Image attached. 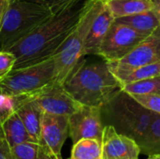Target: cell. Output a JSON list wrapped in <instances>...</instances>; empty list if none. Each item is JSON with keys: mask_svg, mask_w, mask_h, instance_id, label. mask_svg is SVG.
<instances>
[{"mask_svg": "<svg viewBox=\"0 0 160 159\" xmlns=\"http://www.w3.org/2000/svg\"><path fill=\"white\" fill-rule=\"evenodd\" d=\"M13 109L23 123L34 142H39L42 111L31 97H12Z\"/></svg>", "mask_w": 160, "mask_h": 159, "instance_id": "cell-13", "label": "cell"}, {"mask_svg": "<svg viewBox=\"0 0 160 159\" xmlns=\"http://www.w3.org/2000/svg\"><path fill=\"white\" fill-rule=\"evenodd\" d=\"M23 1L35 3V4H38L46 7H49L52 10H55L57 7H59L60 6H62L68 0H23Z\"/></svg>", "mask_w": 160, "mask_h": 159, "instance_id": "cell-25", "label": "cell"}, {"mask_svg": "<svg viewBox=\"0 0 160 159\" xmlns=\"http://www.w3.org/2000/svg\"><path fill=\"white\" fill-rule=\"evenodd\" d=\"M54 10L23 0H10L0 28V49L8 51L49 19Z\"/></svg>", "mask_w": 160, "mask_h": 159, "instance_id": "cell-4", "label": "cell"}, {"mask_svg": "<svg viewBox=\"0 0 160 159\" xmlns=\"http://www.w3.org/2000/svg\"><path fill=\"white\" fill-rule=\"evenodd\" d=\"M147 159H160V155H151V156H149L148 157V158Z\"/></svg>", "mask_w": 160, "mask_h": 159, "instance_id": "cell-29", "label": "cell"}, {"mask_svg": "<svg viewBox=\"0 0 160 159\" xmlns=\"http://www.w3.org/2000/svg\"><path fill=\"white\" fill-rule=\"evenodd\" d=\"M131 97L143 108L157 114H160V96L142 94V95H131Z\"/></svg>", "mask_w": 160, "mask_h": 159, "instance_id": "cell-23", "label": "cell"}, {"mask_svg": "<svg viewBox=\"0 0 160 159\" xmlns=\"http://www.w3.org/2000/svg\"><path fill=\"white\" fill-rule=\"evenodd\" d=\"M116 62L126 67L160 63V25L139 42L131 52Z\"/></svg>", "mask_w": 160, "mask_h": 159, "instance_id": "cell-12", "label": "cell"}, {"mask_svg": "<svg viewBox=\"0 0 160 159\" xmlns=\"http://www.w3.org/2000/svg\"><path fill=\"white\" fill-rule=\"evenodd\" d=\"M109 69L118 80L121 85L139 82L160 75V63L140 67H126L116 61H106Z\"/></svg>", "mask_w": 160, "mask_h": 159, "instance_id": "cell-15", "label": "cell"}, {"mask_svg": "<svg viewBox=\"0 0 160 159\" xmlns=\"http://www.w3.org/2000/svg\"><path fill=\"white\" fill-rule=\"evenodd\" d=\"M9 3H10V0H0V28H1L5 14L8 8Z\"/></svg>", "mask_w": 160, "mask_h": 159, "instance_id": "cell-27", "label": "cell"}, {"mask_svg": "<svg viewBox=\"0 0 160 159\" xmlns=\"http://www.w3.org/2000/svg\"><path fill=\"white\" fill-rule=\"evenodd\" d=\"M68 136V116L42 113L39 143L45 145L58 159L62 158V147Z\"/></svg>", "mask_w": 160, "mask_h": 159, "instance_id": "cell-10", "label": "cell"}, {"mask_svg": "<svg viewBox=\"0 0 160 159\" xmlns=\"http://www.w3.org/2000/svg\"><path fill=\"white\" fill-rule=\"evenodd\" d=\"M0 51H1V49H0Z\"/></svg>", "mask_w": 160, "mask_h": 159, "instance_id": "cell-30", "label": "cell"}, {"mask_svg": "<svg viewBox=\"0 0 160 159\" xmlns=\"http://www.w3.org/2000/svg\"><path fill=\"white\" fill-rule=\"evenodd\" d=\"M0 139L4 140L10 148L33 142L14 109L0 122Z\"/></svg>", "mask_w": 160, "mask_h": 159, "instance_id": "cell-16", "label": "cell"}, {"mask_svg": "<svg viewBox=\"0 0 160 159\" xmlns=\"http://www.w3.org/2000/svg\"><path fill=\"white\" fill-rule=\"evenodd\" d=\"M87 0H68L34 31L8 51L16 56L14 69L52 57L76 27Z\"/></svg>", "mask_w": 160, "mask_h": 159, "instance_id": "cell-1", "label": "cell"}, {"mask_svg": "<svg viewBox=\"0 0 160 159\" xmlns=\"http://www.w3.org/2000/svg\"><path fill=\"white\" fill-rule=\"evenodd\" d=\"M10 150L15 159H58L39 142H24L10 148Z\"/></svg>", "mask_w": 160, "mask_h": 159, "instance_id": "cell-19", "label": "cell"}, {"mask_svg": "<svg viewBox=\"0 0 160 159\" xmlns=\"http://www.w3.org/2000/svg\"><path fill=\"white\" fill-rule=\"evenodd\" d=\"M122 90L130 95L149 94L160 96V75L125 84L122 86Z\"/></svg>", "mask_w": 160, "mask_h": 159, "instance_id": "cell-22", "label": "cell"}, {"mask_svg": "<svg viewBox=\"0 0 160 159\" xmlns=\"http://www.w3.org/2000/svg\"><path fill=\"white\" fill-rule=\"evenodd\" d=\"M104 1V0H103ZM115 18L113 17L112 11L106 5L105 1L103 6L95 18L89 33L87 35L85 46H84V55L95 54L98 55L99 47L109 30L112 23L114 22Z\"/></svg>", "mask_w": 160, "mask_h": 159, "instance_id": "cell-14", "label": "cell"}, {"mask_svg": "<svg viewBox=\"0 0 160 159\" xmlns=\"http://www.w3.org/2000/svg\"><path fill=\"white\" fill-rule=\"evenodd\" d=\"M16 56L9 51H0V82H2L13 69Z\"/></svg>", "mask_w": 160, "mask_h": 159, "instance_id": "cell-24", "label": "cell"}, {"mask_svg": "<svg viewBox=\"0 0 160 159\" xmlns=\"http://www.w3.org/2000/svg\"><path fill=\"white\" fill-rule=\"evenodd\" d=\"M0 159H15L12 156L10 147L2 139H0Z\"/></svg>", "mask_w": 160, "mask_h": 159, "instance_id": "cell-26", "label": "cell"}, {"mask_svg": "<svg viewBox=\"0 0 160 159\" xmlns=\"http://www.w3.org/2000/svg\"><path fill=\"white\" fill-rule=\"evenodd\" d=\"M29 97L38 104L42 112L51 114L70 116L82 106L70 96L63 84L56 81Z\"/></svg>", "mask_w": 160, "mask_h": 159, "instance_id": "cell-8", "label": "cell"}, {"mask_svg": "<svg viewBox=\"0 0 160 159\" xmlns=\"http://www.w3.org/2000/svg\"><path fill=\"white\" fill-rule=\"evenodd\" d=\"M106 124L112 126L122 135L140 142L146 133L155 112L139 104L130 94L124 90L118 91L102 108Z\"/></svg>", "mask_w": 160, "mask_h": 159, "instance_id": "cell-3", "label": "cell"}, {"mask_svg": "<svg viewBox=\"0 0 160 159\" xmlns=\"http://www.w3.org/2000/svg\"><path fill=\"white\" fill-rule=\"evenodd\" d=\"M103 128L99 107L82 105L68 116V136L73 143L82 139H97L101 142Z\"/></svg>", "mask_w": 160, "mask_h": 159, "instance_id": "cell-9", "label": "cell"}, {"mask_svg": "<svg viewBox=\"0 0 160 159\" xmlns=\"http://www.w3.org/2000/svg\"><path fill=\"white\" fill-rule=\"evenodd\" d=\"M55 81L53 56L42 62L13 69L0 82V94L8 97L32 96Z\"/></svg>", "mask_w": 160, "mask_h": 159, "instance_id": "cell-6", "label": "cell"}, {"mask_svg": "<svg viewBox=\"0 0 160 159\" xmlns=\"http://www.w3.org/2000/svg\"><path fill=\"white\" fill-rule=\"evenodd\" d=\"M115 21L146 36H149L156 28L159 26V22L152 10L116 18Z\"/></svg>", "mask_w": 160, "mask_h": 159, "instance_id": "cell-18", "label": "cell"}, {"mask_svg": "<svg viewBox=\"0 0 160 159\" xmlns=\"http://www.w3.org/2000/svg\"><path fill=\"white\" fill-rule=\"evenodd\" d=\"M141 153L147 156L160 155V114H155L146 133L138 142Z\"/></svg>", "mask_w": 160, "mask_h": 159, "instance_id": "cell-20", "label": "cell"}, {"mask_svg": "<svg viewBox=\"0 0 160 159\" xmlns=\"http://www.w3.org/2000/svg\"><path fill=\"white\" fill-rule=\"evenodd\" d=\"M63 85L82 105L99 108L122 89L121 83L111 72L106 61L87 63L81 60Z\"/></svg>", "mask_w": 160, "mask_h": 159, "instance_id": "cell-2", "label": "cell"}, {"mask_svg": "<svg viewBox=\"0 0 160 159\" xmlns=\"http://www.w3.org/2000/svg\"><path fill=\"white\" fill-rule=\"evenodd\" d=\"M113 17L120 18L152 10L150 0H104Z\"/></svg>", "mask_w": 160, "mask_h": 159, "instance_id": "cell-17", "label": "cell"}, {"mask_svg": "<svg viewBox=\"0 0 160 159\" xmlns=\"http://www.w3.org/2000/svg\"><path fill=\"white\" fill-rule=\"evenodd\" d=\"M101 143L103 159H139L141 154L136 141L119 134L109 125L104 126Z\"/></svg>", "mask_w": 160, "mask_h": 159, "instance_id": "cell-11", "label": "cell"}, {"mask_svg": "<svg viewBox=\"0 0 160 159\" xmlns=\"http://www.w3.org/2000/svg\"><path fill=\"white\" fill-rule=\"evenodd\" d=\"M103 0H87L76 27L68 36L63 46L53 55L55 65V81L61 84L84 56V46L90 27L103 6Z\"/></svg>", "mask_w": 160, "mask_h": 159, "instance_id": "cell-5", "label": "cell"}, {"mask_svg": "<svg viewBox=\"0 0 160 159\" xmlns=\"http://www.w3.org/2000/svg\"><path fill=\"white\" fill-rule=\"evenodd\" d=\"M152 4V11L156 15L160 25V0H150Z\"/></svg>", "mask_w": 160, "mask_h": 159, "instance_id": "cell-28", "label": "cell"}, {"mask_svg": "<svg viewBox=\"0 0 160 159\" xmlns=\"http://www.w3.org/2000/svg\"><path fill=\"white\" fill-rule=\"evenodd\" d=\"M147 36L114 20L109 28L98 55L105 61H117L131 52Z\"/></svg>", "mask_w": 160, "mask_h": 159, "instance_id": "cell-7", "label": "cell"}, {"mask_svg": "<svg viewBox=\"0 0 160 159\" xmlns=\"http://www.w3.org/2000/svg\"><path fill=\"white\" fill-rule=\"evenodd\" d=\"M69 159H103L102 143L97 139H82L73 143Z\"/></svg>", "mask_w": 160, "mask_h": 159, "instance_id": "cell-21", "label": "cell"}]
</instances>
